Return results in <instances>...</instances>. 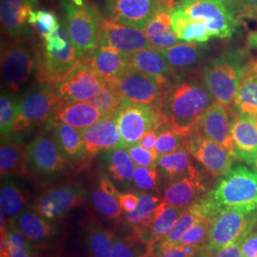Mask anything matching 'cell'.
<instances>
[{"instance_id": "816d5d0a", "label": "cell", "mask_w": 257, "mask_h": 257, "mask_svg": "<svg viewBox=\"0 0 257 257\" xmlns=\"http://www.w3.org/2000/svg\"><path fill=\"white\" fill-rule=\"evenodd\" d=\"M243 257H257V231H251L239 243Z\"/></svg>"}, {"instance_id": "4dcf8cb0", "label": "cell", "mask_w": 257, "mask_h": 257, "mask_svg": "<svg viewBox=\"0 0 257 257\" xmlns=\"http://www.w3.org/2000/svg\"><path fill=\"white\" fill-rule=\"evenodd\" d=\"M191 156L186 148H182L174 153L158 156L156 167L168 180V184L199 176Z\"/></svg>"}, {"instance_id": "ee69618b", "label": "cell", "mask_w": 257, "mask_h": 257, "mask_svg": "<svg viewBox=\"0 0 257 257\" xmlns=\"http://www.w3.org/2000/svg\"><path fill=\"white\" fill-rule=\"evenodd\" d=\"M151 254V246L141 242L134 235L114 240L110 257H148Z\"/></svg>"}, {"instance_id": "11a10c76", "label": "cell", "mask_w": 257, "mask_h": 257, "mask_svg": "<svg viewBox=\"0 0 257 257\" xmlns=\"http://www.w3.org/2000/svg\"><path fill=\"white\" fill-rule=\"evenodd\" d=\"M98 186L101 188L104 192H106L109 194H111L113 196L119 197L120 193L118 190L116 189L115 185L110 180V177L106 174H100L99 175V181H98Z\"/></svg>"}, {"instance_id": "681fc988", "label": "cell", "mask_w": 257, "mask_h": 257, "mask_svg": "<svg viewBox=\"0 0 257 257\" xmlns=\"http://www.w3.org/2000/svg\"><path fill=\"white\" fill-rule=\"evenodd\" d=\"M127 150L136 165L142 167L156 166V162L159 156L156 151H150L147 149H144L139 144L132 145L127 148Z\"/></svg>"}, {"instance_id": "4fadbf2b", "label": "cell", "mask_w": 257, "mask_h": 257, "mask_svg": "<svg viewBox=\"0 0 257 257\" xmlns=\"http://www.w3.org/2000/svg\"><path fill=\"white\" fill-rule=\"evenodd\" d=\"M111 80L126 101L156 106L161 109L165 87L151 77L131 67Z\"/></svg>"}, {"instance_id": "7a4b0ae2", "label": "cell", "mask_w": 257, "mask_h": 257, "mask_svg": "<svg viewBox=\"0 0 257 257\" xmlns=\"http://www.w3.org/2000/svg\"><path fill=\"white\" fill-rule=\"evenodd\" d=\"M247 54L230 50L213 58L203 69V81L215 101L231 112L241 77L248 63Z\"/></svg>"}, {"instance_id": "c3c4849f", "label": "cell", "mask_w": 257, "mask_h": 257, "mask_svg": "<svg viewBox=\"0 0 257 257\" xmlns=\"http://www.w3.org/2000/svg\"><path fill=\"white\" fill-rule=\"evenodd\" d=\"M211 221L201 219L188 230L177 246H203L206 244L211 230ZM176 246V247H177Z\"/></svg>"}, {"instance_id": "6da1fadb", "label": "cell", "mask_w": 257, "mask_h": 257, "mask_svg": "<svg viewBox=\"0 0 257 257\" xmlns=\"http://www.w3.org/2000/svg\"><path fill=\"white\" fill-rule=\"evenodd\" d=\"M214 102L205 84L177 80L166 86L161 110L170 125L188 137Z\"/></svg>"}, {"instance_id": "52a82bcc", "label": "cell", "mask_w": 257, "mask_h": 257, "mask_svg": "<svg viewBox=\"0 0 257 257\" xmlns=\"http://www.w3.org/2000/svg\"><path fill=\"white\" fill-rule=\"evenodd\" d=\"M176 7L192 19L203 21L212 37L230 38L240 26L238 15L230 0H189Z\"/></svg>"}, {"instance_id": "836d02e7", "label": "cell", "mask_w": 257, "mask_h": 257, "mask_svg": "<svg viewBox=\"0 0 257 257\" xmlns=\"http://www.w3.org/2000/svg\"><path fill=\"white\" fill-rule=\"evenodd\" d=\"M202 219L200 215L190 206L184 210L175 226L172 228L163 238L158 240L151 246V256H159L166 249L176 247L184 234Z\"/></svg>"}, {"instance_id": "8992f818", "label": "cell", "mask_w": 257, "mask_h": 257, "mask_svg": "<svg viewBox=\"0 0 257 257\" xmlns=\"http://www.w3.org/2000/svg\"><path fill=\"white\" fill-rule=\"evenodd\" d=\"M257 224V209H225L211 222V230L205 247L216 253L222 248L239 244Z\"/></svg>"}, {"instance_id": "db71d44e", "label": "cell", "mask_w": 257, "mask_h": 257, "mask_svg": "<svg viewBox=\"0 0 257 257\" xmlns=\"http://www.w3.org/2000/svg\"><path fill=\"white\" fill-rule=\"evenodd\" d=\"M120 205L123 211L125 212H132L135 211L138 204V196L137 194L132 193H120L119 197Z\"/></svg>"}, {"instance_id": "f546056e", "label": "cell", "mask_w": 257, "mask_h": 257, "mask_svg": "<svg viewBox=\"0 0 257 257\" xmlns=\"http://www.w3.org/2000/svg\"><path fill=\"white\" fill-rule=\"evenodd\" d=\"M208 187L200 178H186L168 184L162 193V199L167 204L180 209H186L205 195Z\"/></svg>"}, {"instance_id": "e575fe53", "label": "cell", "mask_w": 257, "mask_h": 257, "mask_svg": "<svg viewBox=\"0 0 257 257\" xmlns=\"http://www.w3.org/2000/svg\"><path fill=\"white\" fill-rule=\"evenodd\" d=\"M106 153L107 167L111 179L124 189L131 188L136 164L130 156L128 150L115 149Z\"/></svg>"}, {"instance_id": "6f0895ef", "label": "cell", "mask_w": 257, "mask_h": 257, "mask_svg": "<svg viewBox=\"0 0 257 257\" xmlns=\"http://www.w3.org/2000/svg\"><path fill=\"white\" fill-rule=\"evenodd\" d=\"M213 257H243L239 244H233L229 247L222 248L213 254Z\"/></svg>"}, {"instance_id": "44dd1931", "label": "cell", "mask_w": 257, "mask_h": 257, "mask_svg": "<svg viewBox=\"0 0 257 257\" xmlns=\"http://www.w3.org/2000/svg\"><path fill=\"white\" fill-rule=\"evenodd\" d=\"M184 210L171 206L163 200L146 223L133 229V235L152 246L172 230Z\"/></svg>"}, {"instance_id": "b9f144b4", "label": "cell", "mask_w": 257, "mask_h": 257, "mask_svg": "<svg viewBox=\"0 0 257 257\" xmlns=\"http://www.w3.org/2000/svg\"><path fill=\"white\" fill-rule=\"evenodd\" d=\"M91 201L96 211L106 219H118L122 214L118 197L104 192L99 186L92 189Z\"/></svg>"}, {"instance_id": "f5cc1de1", "label": "cell", "mask_w": 257, "mask_h": 257, "mask_svg": "<svg viewBox=\"0 0 257 257\" xmlns=\"http://www.w3.org/2000/svg\"><path fill=\"white\" fill-rule=\"evenodd\" d=\"M202 246H177L166 249L157 257H193Z\"/></svg>"}, {"instance_id": "484cf974", "label": "cell", "mask_w": 257, "mask_h": 257, "mask_svg": "<svg viewBox=\"0 0 257 257\" xmlns=\"http://www.w3.org/2000/svg\"><path fill=\"white\" fill-rule=\"evenodd\" d=\"M84 57L92 69L106 79L115 78L131 68L128 55L106 44H99Z\"/></svg>"}, {"instance_id": "f1b7e54d", "label": "cell", "mask_w": 257, "mask_h": 257, "mask_svg": "<svg viewBox=\"0 0 257 257\" xmlns=\"http://www.w3.org/2000/svg\"><path fill=\"white\" fill-rule=\"evenodd\" d=\"M14 223L32 246H42L56 234V229L50 220L31 207L22 211Z\"/></svg>"}, {"instance_id": "8fae6325", "label": "cell", "mask_w": 257, "mask_h": 257, "mask_svg": "<svg viewBox=\"0 0 257 257\" xmlns=\"http://www.w3.org/2000/svg\"><path fill=\"white\" fill-rule=\"evenodd\" d=\"M86 200V192L77 183H64L43 191L31 208L49 220H58Z\"/></svg>"}, {"instance_id": "680465c9", "label": "cell", "mask_w": 257, "mask_h": 257, "mask_svg": "<svg viewBox=\"0 0 257 257\" xmlns=\"http://www.w3.org/2000/svg\"><path fill=\"white\" fill-rule=\"evenodd\" d=\"M213 254H214L213 252L210 251L205 247V245H203L200 249L193 257H213Z\"/></svg>"}, {"instance_id": "d590c367", "label": "cell", "mask_w": 257, "mask_h": 257, "mask_svg": "<svg viewBox=\"0 0 257 257\" xmlns=\"http://www.w3.org/2000/svg\"><path fill=\"white\" fill-rule=\"evenodd\" d=\"M0 203L9 223H13L26 209L27 196L19 184L6 176L1 182Z\"/></svg>"}, {"instance_id": "e7e4bbea", "label": "cell", "mask_w": 257, "mask_h": 257, "mask_svg": "<svg viewBox=\"0 0 257 257\" xmlns=\"http://www.w3.org/2000/svg\"><path fill=\"white\" fill-rule=\"evenodd\" d=\"M148 257H154V256H151V255H149Z\"/></svg>"}, {"instance_id": "74e56055", "label": "cell", "mask_w": 257, "mask_h": 257, "mask_svg": "<svg viewBox=\"0 0 257 257\" xmlns=\"http://www.w3.org/2000/svg\"><path fill=\"white\" fill-rule=\"evenodd\" d=\"M113 234L96 223L91 224L86 231V243L90 257H110Z\"/></svg>"}, {"instance_id": "ab89813d", "label": "cell", "mask_w": 257, "mask_h": 257, "mask_svg": "<svg viewBox=\"0 0 257 257\" xmlns=\"http://www.w3.org/2000/svg\"><path fill=\"white\" fill-rule=\"evenodd\" d=\"M21 98L8 89H3L0 96V131L1 136L12 135V127L20 110Z\"/></svg>"}, {"instance_id": "277c9868", "label": "cell", "mask_w": 257, "mask_h": 257, "mask_svg": "<svg viewBox=\"0 0 257 257\" xmlns=\"http://www.w3.org/2000/svg\"><path fill=\"white\" fill-rule=\"evenodd\" d=\"M208 194L220 210L257 209L256 169L242 164L232 167Z\"/></svg>"}, {"instance_id": "2e32d148", "label": "cell", "mask_w": 257, "mask_h": 257, "mask_svg": "<svg viewBox=\"0 0 257 257\" xmlns=\"http://www.w3.org/2000/svg\"><path fill=\"white\" fill-rule=\"evenodd\" d=\"M231 114V138L233 142V156L246 164L257 163V115L238 111Z\"/></svg>"}, {"instance_id": "ffe728a7", "label": "cell", "mask_w": 257, "mask_h": 257, "mask_svg": "<svg viewBox=\"0 0 257 257\" xmlns=\"http://www.w3.org/2000/svg\"><path fill=\"white\" fill-rule=\"evenodd\" d=\"M47 125L51 128L55 141L69 165L81 169L88 164L91 157L87 153L80 130L52 119Z\"/></svg>"}, {"instance_id": "9a60e30c", "label": "cell", "mask_w": 257, "mask_h": 257, "mask_svg": "<svg viewBox=\"0 0 257 257\" xmlns=\"http://www.w3.org/2000/svg\"><path fill=\"white\" fill-rule=\"evenodd\" d=\"M78 60L76 49L71 40L61 51L37 49V82L48 83L57 87L73 71Z\"/></svg>"}, {"instance_id": "4316f807", "label": "cell", "mask_w": 257, "mask_h": 257, "mask_svg": "<svg viewBox=\"0 0 257 257\" xmlns=\"http://www.w3.org/2000/svg\"><path fill=\"white\" fill-rule=\"evenodd\" d=\"M32 6L29 0H1V22L5 33L11 38L19 39L30 37L27 27Z\"/></svg>"}, {"instance_id": "ac0fdd59", "label": "cell", "mask_w": 257, "mask_h": 257, "mask_svg": "<svg viewBox=\"0 0 257 257\" xmlns=\"http://www.w3.org/2000/svg\"><path fill=\"white\" fill-rule=\"evenodd\" d=\"M100 44L109 45L127 55L152 47L142 29L124 25L105 18L102 22Z\"/></svg>"}, {"instance_id": "83f0119b", "label": "cell", "mask_w": 257, "mask_h": 257, "mask_svg": "<svg viewBox=\"0 0 257 257\" xmlns=\"http://www.w3.org/2000/svg\"><path fill=\"white\" fill-rule=\"evenodd\" d=\"M174 9L159 4L152 19L142 29L153 48L163 50L178 43V38L175 36L172 26V13Z\"/></svg>"}, {"instance_id": "3957f363", "label": "cell", "mask_w": 257, "mask_h": 257, "mask_svg": "<svg viewBox=\"0 0 257 257\" xmlns=\"http://www.w3.org/2000/svg\"><path fill=\"white\" fill-rule=\"evenodd\" d=\"M66 10V30L81 58L100 44L103 16L85 0H63Z\"/></svg>"}, {"instance_id": "30bf717a", "label": "cell", "mask_w": 257, "mask_h": 257, "mask_svg": "<svg viewBox=\"0 0 257 257\" xmlns=\"http://www.w3.org/2000/svg\"><path fill=\"white\" fill-rule=\"evenodd\" d=\"M27 153L30 172L42 177L56 176L71 167L47 124L45 128L28 144Z\"/></svg>"}, {"instance_id": "9f6ffc18", "label": "cell", "mask_w": 257, "mask_h": 257, "mask_svg": "<svg viewBox=\"0 0 257 257\" xmlns=\"http://www.w3.org/2000/svg\"><path fill=\"white\" fill-rule=\"evenodd\" d=\"M156 139H157V133L156 130H153L148 132L147 134H145L142 138H140L138 144H139L141 147L150 151H156Z\"/></svg>"}, {"instance_id": "cb8c5ba5", "label": "cell", "mask_w": 257, "mask_h": 257, "mask_svg": "<svg viewBox=\"0 0 257 257\" xmlns=\"http://www.w3.org/2000/svg\"><path fill=\"white\" fill-rule=\"evenodd\" d=\"M1 176H25L30 174L28 163L27 145L19 136H1L0 146Z\"/></svg>"}, {"instance_id": "e0dca14e", "label": "cell", "mask_w": 257, "mask_h": 257, "mask_svg": "<svg viewBox=\"0 0 257 257\" xmlns=\"http://www.w3.org/2000/svg\"><path fill=\"white\" fill-rule=\"evenodd\" d=\"M159 4V0H107L106 13L112 21L143 29Z\"/></svg>"}, {"instance_id": "f35d334b", "label": "cell", "mask_w": 257, "mask_h": 257, "mask_svg": "<svg viewBox=\"0 0 257 257\" xmlns=\"http://www.w3.org/2000/svg\"><path fill=\"white\" fill-rule=\"evenodd\" d=\"M125 101L118 88L111 79H106L100 91L88 103L101 110L105 116L114 115Z\"/></svg>"}, {"instance_id": "5bb4252c", "label": "cell", "mask_w": 257, "mask_h": 257, "mask_svg": "<svg viewBox=\"0 0 257 257\" xmlns=\"http://www.w3.org/2000/svg\"><path fill=\"white\" fill-rule=\"evenodd\" d=\"M104 81L105 78L92 69L85 57H81L56 89L63 99L89 102L100 91Z\"/></svg>"}, {"instance_id": "60d3db41", "label": "cell", "mask_w": 257, "mask_h": 257, "mask_svg": "<svg viewBox=\"0 0 257 257\" xmlns=\"http://www.w3.org/2000/svg\"><path fill=\"white\" fill-rule=\"evenodd\" d=\"M162 201L163 199L154 193H140L138 195V204L136 210L127 213L126 221L133 229L143 225L151 218L157 206Z\"/></svg>"}, {"instance_id": "7dc6e473", "label": "cell", "mask_w": 257, "mask_h": 257, "mask_svg": "<svg viewBox=\"0 0 257 257\" xmlns=\"http://www.w3.org/2000/svg\"><path fill=\"white\" fill-rule=\"evenodd\" d=\"M29 24L33 25L37 33L44 37L47 35L54 33L60 27L58 19L51 11H32L30 13Z\"/></svg>"}, {"instance_id": "be15d7a7", "label": "cell", "mask_w": 257, "mask_h": 257, "mask_svg": "<svg viewBox=\"0 0 257 257\" xmlns=\"http://www.w3.org/2000/svg\"><path fill=\"white\" fill-rule=\"evenodd\" d=\"M254 167H255V169H256V170H257V163H256V164H255V165H254Z\"/></svg>"}, {"instance_id": "d6a6232c", "label": "cell", "mask_w": 257, "mask_h": 257, "mask_svg": "<svg viewBox=\"0 0 257 257\" xmlns=\"http://www.w3.org/2000/svg\"><path fill=\"white\" fill-rule=\"evenodd\" d=\"M234 106L240 112L257 115V57L248 61L243 73Z\"/></svg>"}, {"instance_id": "7c38bea8", "label": "cell", "mask_w": 257, "mask_h": 257, "mask_svg": "<svg viewBox=\"0 0 257 257\" xmlns=\"http://www.w3.org/2000/svg\"><path fill=\"white\" fill-rule=\"evenodd\" d=\"M186 149L213 176H223L232 168L234 157L220 143L193 128L187 137Z\"/></svg>"}, {"instance_id": "f6af8a7d", "label": "cell", "mask_w": 257, "mask_h": 257, "mask_svg": "<svg viewBox=\"0 0 257 257\" xmlns=\"http://www.w3.org/2000/svg\"><path fill=\"white\" fill-rule=\"evenodd\" d=\"M133 186L145 193H156L160 187V172L156 166H137L133 178Z\"/></svg>"}, {"instance_id": "91938a15", "label": "cell", "mask_w": 257, "mask_h": 257, "mask_svg": "<svg viewBox=\"0 0 257 257\" xmlns=\"http://www.w3.org/2000/svg\"><path fill=\"white\" fill-rule=\"evenodd\" d=\"M159 1H160V4L171 9H174L177 6V0H159Z\"/></svg>"}, {"instance_id": "8d00e7d4", "label": "cell", "mask_w": 257, "mask_h": 257, "mask_svg": "<svg viewBox=\"0 0 257 257\" xmlns=\"http://www.w3.org/2000/svg\"><path fill=\"white\" fill-rule=\"evenodd\" d=\"M203 48L200 43H176L174 46L159 50L168 63L175 71L187 70L197 64L202 56Z\"/></svg>"}, {"instance_id": "1f68e13d", "label": "cell", "mask_w": 257, "mask_h": 257, "mask_svg": "<svg viewBox=\"0 0 257 257\" xmlns=\"http://www.w3.org/2000/svg\"><path fill=\"white\" fill-rule=\"evenodd\" d=\"M172 26L176 37L186 42L203 44L212 37L203 21L192 19L177 7L172 13Z\"/></svg>"}, {"instance_id": "d4e9b609", "label": "cell", "mask_w": 257, "mask_h": 257, "mask_svg": "<svg viewBox=\"0 0 257 257\" xmlns=\"http://www.w3.org/2000/svg\"><path fill=\"white\" fill-rule=\"evenodd\" d=\"M104 117L105 114L101 110L88 102L62 99L52 120L83 131L94 125Z\"/></svg>"}, {"instance_id": "6125c7cd", "label": "cell", "mask_w": 257, "mask_h": 257, "mask_svg": "<svg viewBox=\"0 0 257 257\" xmlns=\"http://www.w3.org/2000/svg\"><path fill=\"white\" fill-rule=\"evenodd\" d=\"M185 1H189V0H177V4L182 3V2H185ZM230 1H232V2H233V0H230ZM233 4H234V2H233ZM234 7H235V6H234Z\"/></svg>"}, {"instance_id": "94428289", "label": "cell", "mask_w": 257, "mask_h": 257, "mask_svg": "<svg viewBox=\"0 0 257 257\" xmlns=\"http://www.w3.org/2000/svg\"><path fill=\"white\" fill-rule=\"evenodd\" d=\"M27 257H40V256H38V255H37V254H36V253H35V252H34V251H32V252H31V253H30V254H29V255H28Z\"/></svg>"}, {"instance_id": "7402d4cb", "label": "cell", "mask_w": 257, "mask_h": 257, "mask_svg": "<svg viewBox=\"0 0 257 257\" xmlns=\"http://www.w3.org/2000/svg\"><path fill=\"white\" fill-rule=\"evenodd\" d=\"M230 125L231 114L230 110L219 102L215 101L203 114L195 128L205 137L220 143L233 156V142Z\"/></svg>"}, {"instance_id": "7bdbcfd3", "label": "cell", "mask_w": 257, "mask_h": 257, "mask_svg": "<svg viewBox=\"0 0 257 257\" xmlns=\"http://www.w3.org/2000/svg\"><path fill=\"white\" fill-rule=\"evenodd\" d=\"M156 151L158 156L174 153L177 150L186 148L187 137L177 132L171 125H166L156 131Z\"/></svg>"}, {"instance_id": "bcb514c9", "label": "cell", "mask_w": 257, "mask_h": 257, "mask_svg": "<svg viewBox=\"0 0 257 257\" xmlns=\"http://www.w3.org/2000/svg\"><path fill=\"white\" fill-rule=\"evenodd\" d=\"M7 231L10 257H27L33 251V246L25 235L14 222L9 223Z\"/></svg>"}, {"instance_id": "ba28073f", "label": "cell", "mask_w": 257, "mask_h": 257, "mask_svg": "<svg viewBox=\"0 0 257 257\" xmlns=\"http://www.w3.org/2000/svg\"><path fill=\"white\" fill-rule=\"evenodd\" d=\"M124 148L138 144L140 138L148 132L170 125L162 110L156 106L124 101L119 110L114 114Z\"/></svg>"}, {"instance_id": "603a6c76", "label": "cell", "mask_w": 257, "mask_h": 257, "mask_svg": "<svg viewBox=\"0 0 257 257\" xmlns=\"http://www.w3.org/2000/svg\"><path fill=\"white\" fill-rule=\"evenodd\" d=\"M131 67L166 87L172 80L175 70L170 66L162 53L150 47L128 55Z\"/></svg>"}, {"instance_id": "9c48e42d", "label": "cell", "mask_w": 257, "mask_h": 257, "mask_svg": "<svg viewBox=\"0 0 257 257\" xmlns=\"http://www.w3.org/2000/svg\"><path fill=\"white\" fill-rule=\"evenodd\" d=\"M1 65L6 89L17 93L37 71V49L27 38L14 39L2 51Z\"/></svg>"}, {"instance_id": "5b68a950", "label": "cell", "mask_w": 257, "mask_h": 257, "mask_svg": "<svg viewBox=\"0 0 257 257\" xmlns=\"http://www.w3.org/2000/svg\"><path fill=\"white\" fill-rule=\"evenodd\" d=\"M62 97L55 86L37 82L20 101V110L12 127V135L20 136L29 130L47 124L54 117Z\"/></svg>"}, {"instance_id": "f907efd6", "label": "cell", "mask_w": 257, "mask_h": 257, "mask_svg": "<svg viewBox=\"0 0 257 257\" xmlns=\"http://www.w3.org/2000/svg\"><path fill=\"white\" fill-rule=\"evenodd\" d=\"M238 17L257 19V0H233Z\"/></svg>"}, {"instance_id": "d6986e66", "label": "cell", "mask_w": 257, "mask_h": 257, "mask_svg": "<svg viewBox=\"0 0 257 257\" xmlns=\"http://www.w3.org/2000/svg\"><path fill=\"white\" fill-rule=\"evenodd\" d=\"M81 132L87 153L91 158L102 152L125 149L115 115L105 116Z\"/></svg>"}]
</instances>
